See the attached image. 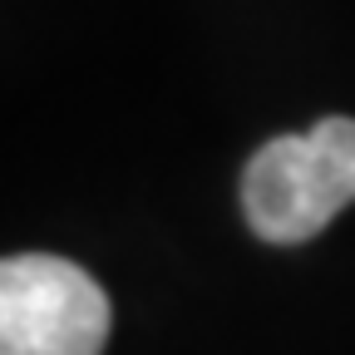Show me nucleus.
<instances>
[{
	"label": "nucleus",
	"instance_id": "obj_1",
	"mask_svg": "<svg viewBox=\"0 0 355 355\" xmlns=\"http://www.w3.org/2000/svg\"><path fill=\"white\" fill-rule=\"evenodd\" d=\"M355 202V119H321L311 133L261 144L242 173V207L261 242L296 247Z\"/></svg>",
	"mask_w": 355,
	"mask_h": 355
},
{
	"label": "nucleus",
	"instance_id": "obj_2",
	"mask_svg": "<svg viewBox=\"0 0 355 355\" xmlns=\"http://www.w3.org/2000/svg\"><path fill=\"white\" fill-rule=\"evenodd\" d=\"M114 311L79 261L0 257V355H104Z\"/></svg>",
	"mask_w": 355,
	"mask_h": 355
}]
</instances>
